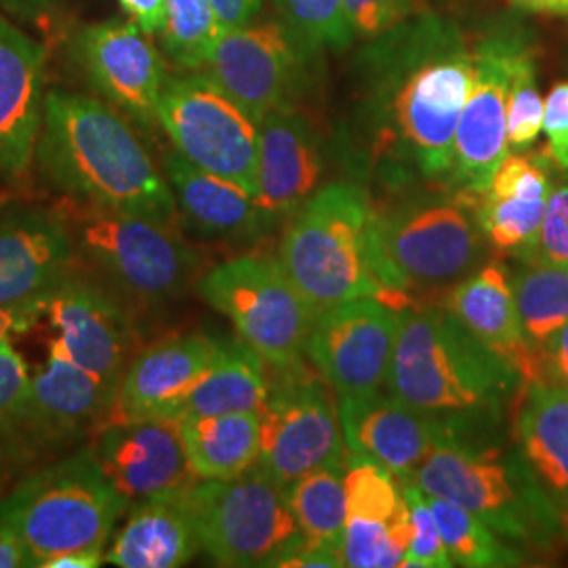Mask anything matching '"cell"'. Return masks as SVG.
Listing matches in <instances>:
<instances>
[{"mask_svg": "<svg viewBox=\"0 0 568 568\" xmlns=\"http://www.w3.org/2000/svg\"><path fill=\"white\" fill-rule=\"evenodd\" d=\"M511 284L528 342L539 352L556 331L568 325V270L525 264L511 274Z\"/></svg>", "mask_w": 568, "mask_h": 568, "instance_id": "34", "label": "cell"}, {"mask_svg": "<svg viewBox=\"0 0 568 568\" xmlns=\"http://www.w3.org/2000/svg\"><path fill=\"white\" fill-rule=\"evenodd\" d=\"M363 58L387 133L424 178L448 180L474 47L455 23L422 13L375 39Z\"/></svg>", "mask_w": 568, "mask_h": 568, "instance_id": "1", "label": "cell"}, {"mask_svg": "<svg viewBox=\"0 0 568 568\" xmlns=\"http://www.w3.org/2000/svg\"><path fill=\"white\" fill-rule=\"evenodd\" d=\"M278 7L310 47L344 49L354 39L342 0H278Z\"/></svg>", "mask_w": 568, "mask_h": 568, "instance_id": "39", "label": "cell"}, {"mask_svg": "<svg viewBox=\"0 0 568 568\" xmlns=\"http://www.w3.org/2000/svg\"><path fill=\"white\" fill-rule=\"evenodd\" d=\"M527 264L568 270V178L549 192L548 209Z\"/></svg>", "mask_w": 568, "mask_h": 568, "instance_id": "42", "label": "cell"}, {"mask_svg": "<svg viewBox=\"0 0 568 568\" xmlns=\"http://www.w3.org/2000/svg\"><path fill=\"white\" fill-rule=\"evenodd\" d=\"M44 314L58 333L49 347L116 394L131 344V326L121 307L100 288L70 276L49 295Z\"/></svg>", "mask_w": 568, "mask_h": 568, "instance_id": "18", "label": "cell"}, {"mask_svg": "<svg viewBox=\"0 0 568 568\" xmlns=\"http://www.w3.org/2000/svg\"><path fill=\"white\" fill-rule=\"evenodd\" d=\"M544 379L568 387V325L556 331L539 349Z\"/></svg>", "mask_w": 568, "mask_h": 568, "instance_id": "45", "label": "cell"}, {"mask_svg": "<svg viewBox=\"0 0 568 568\" xmlns=\"http://www.w3.org/2000/svg\"><path fill=\"white\" fill-rule=\"evenodd\" d=\"M72 222L84 255L145 302L180 297L201 270L173 220L79 203Z\"/></svg>", "mask_w": 568, "mask_h": 568, "instance_id": "10", "label": "cell"}, {"mask_svg": "<svg viewBox=\"0 0 568 568\" xmlns=\"http://www.w3.org/2000/svg\"><path fill=\"white\" fill-rule=\"evenodd\" d=\"M203 72L260 122L288 103L297 84L300 55L281 23L248 21L224 28Z\"/></svg>", "mask_w": 568, "mask_h": 568, "instance_id": "15", "label": "cell"}, {"mask_svg": "<svg viewBox=\"0 0 568 568\" xmlns=\"http://www.w3.org/2000/svg\"><path fill=\"white\" fill-rule=\"evenodd\" d=\"M129 504L91 448L28 476L0 504V525L20 535L37 567L79 549H103Z\"/></svg>", "mask_w": 568, "mask_h": 568, "instance_id": "7", "label": "cell"}, {"mask_svg": "<svg viewBox=\"0 0 568 568\" xmlns=\"http://www.w3.org/2000/svg\"><path fill=\"white\" fill-rule=\"evenodd\" d=\"M342 4L352 34L363 41H375L426 13L422 0H342Z\"/></svg>", "mask_w": 568, "mask_h": 568, "instance_id": "41", "label": "cell"}, {"mask_svg": "<svg viewBox=\"0 0 568 568\" xmlns=\"http://www.w3.org/2000/svg\"><path fill=\"white\" fill-rule=\"evenodd\" d=\"M544 133L548 138L549 159L562 171H568V81L556 82L549 89Z\"/></svg>", "mask_w": 568, "mask_h": 568, "instance_id": "44", "label": "cell"}, {"mask_svg": "<svg viewBox=\"0 0 568 568\" xmlns=\"http://www.w3.org/2000/svg\"><path fill=\"white\" fill-rule=\"evenodd\" d=\"M339 417L345 448H356L389 469L400 483L410 480L417 467L438 443L455 436L440 422L382 392L342 396Z\"/></svg>", "mask_w": 568, "mask_h": 568, "instance_id": "21", "label": "cell"}, {"mask_svg": "<svg viewBox=\"0 0 568 568\" xmlns=\"http://www.w3.org/2000/svg\"><path fill=\"white\" fill-rule=\"evenodd\" d=\"M525 386L447 307L406 305L387 375L389 392L457 436V426L499 422Z\"/></svg>", "mask_w": 568, "mask_h": 568, "instance_id": "3", "label": "cell"}, {"mask_svg": "<svg viewBox=\"0 0 568 568\" xmlns=\"http://www.w3.org/2000/svg\"><path fill=\"white\" fill-rule=\"evenodd\" d=\"M112 394L91 373L49 347V361L32 375L26 403L0 427V455H18L39 443H60L112 413Z\"/></svg>", "mask_w": 568, "mask_h": 568, "instance_id": "16", "label": "cell"}, {"mask_svg": "<svg viewBox=\"0 0 568 568\" xmlns=\"http://www.w3.org/2000/svg\"><path fill=\"white\" fill-rule=\"evenodd\" d=\"M156 121L190 163L257 199L260 122L206 74L164 81Z\"/></svg>", "mask_w": 568, "mask_h": 568, "instance_id": "11", "label": "cell"}, {"mask_svg": "<svg viewBox=\"0 0 568 568\" xmlns=\"http://www.w3.org/2000/svg\"><path fill=\"white\" fill-rule=\"evenodd\" d=\"M373 215L365 192L342 182L316 190L291 215L276 260L316 314L361 297L384 302L371 260Z\"/></svg>", "mask_w": 568, "mask_h": 568, "instance_id": "5", "label": "cell"}, {"mask_svg": "<svg viewBox=\"0 0 568 568\" xmlns=\"http://www.w3.org/2000/svg\"><path fill=\"white\" fill-rule=\"evenodd\" d=\"M476 196L455 192L373 215L371 260L384 302L403 310L408 293L455 286L485 255Z\"/></svg>", "mask_w": 568, "mask_h": 568, "instance_id": "6", "label": "cell"}, {"mask_svg": "<svg viewBox=\"0 0 568 568\" xmlns=\"http://www.w3.org/2000/svg\"><path fill=\"white\" fill-rule=\"evenodd\" d=\"M30 379L28 365L11 345V337L0 339V427L7 426L26 403Z\"/></svg>", "mask_w": 568, "mask_h": 568, "instance_id": "43", "label": "cell"}, {"mask_svg": "<svg viewBox=\"0 0 568 568\" xmlns=\"http://www.w3.org/2000/svg\"><path fill=\"white\" fill-rule=\"evenodd\" d=\"M525 42V32L508 26L488 32L474 47V79L457 126L448 178L467 196H480L509 154V79L514 58Z\"/></svg>", "mask_w": 568, "mask_h": 568, "instance_id": "13", "label": "cell"}, {"mask_svg": "<svg viewBox=\"0 0 568 568\" xmlns=\"http://www.w3.org/2000/svg\"><path fill=\"white\" fill-rule=\"evenodd\" d=\"M544 112L546 98L539 91L535 51L527 41L511 63L508 93L509 150L523 152L539 140L544 131Z\"/></svg>", "mask_w": 568, "mask_h": 568, "instance_id": "38", "label": "cell"}, {"mask_svg": "<svg viewBox=\"0 0 568 568\" xmlns=\"http://www.w3.org/2000/svg\"><path fill=\"white\" fill-rule=\"evenodd\" d=\"M222 32L224 23L211 0H164V49L185 70H204Z\"/></svg>", "mask_w": 568, "mask_h": 568, "instance_id": "36", "label": "cell"}, {"mask_svg": "<svg viewBox=\"0 0 568 568\" xmlns=\"http://www.w3.org/2000/svg\"><path fill=\"white\" fill-rule=\"evenodd\" d=\"M398 310L361 297L318 314L307 339V356L339 396L382 392L396 347Z\"/></svg>", "mask_w": 568, "mask_h": 568, "instance_id": "14", "label": "cell"}, {"mask_svg": "<svg viewBox=\"0 0 568 568\" xmlns=\"http://www.w3.org/2000/svg\"><path fill=\"white\" fill-rule=\"evenodd\" d=\"M74 236L60 220L42 213L0 222V305L47 302L70 278Z\"/></svg>", "mask_w": 568, "mask_h": 568, "instance_id": "24", "label": "cell"}, {"mask_svg": "<svg viewBox=\"0 0 568 568\" xmlns=\"http://www.w3.org/2000/svg\"><path fill=\"white\" fill-rule=\"evenodd\" d=\"M347 518L389 525L406 509L400 480L356 448H345Z\"/></svg>", "mask_w": 568, "mask_h": 568, "instance_id": "35", "label": "cell"}, {"mask_svg": "<svg viewBox=\"0 0 568 568\" xmlns=\"http://www.w3.org/2000/svg\"><path fill=\"white\" fill-rule=\"evenodd\" d=\"M427 501L436 516L453 565L466 568H511L527 565V556L518 546L497 535L471 511L432 495H427Z\"/></svg>", "mask_w": 568, "mask_h": 568, "instance_id": "33", "label": "cell"}, {"mask_svg": "<svg viewBox=\"0 0 568 568\" xmlns=\"http://www.w3.org/2000/svg\"><path fill=\"white\" fill-rule=\"evenodd\" d=\"M187 464L199 480H227L260 462V410L178 422Z\"/></svg>", "mask_w": 568, "mask_h": 568, "instance_id": "30", "label": "cell"}, {"mask_svg": "<svg viewBox=\"0 0 568 568\" xmlns=\"http://www.w3.org/2000/svg\"><path fill=\"white\" fill-rule=\"evenodd\" d=\"M224 28H236L255 20L262 11V0H211Z\"/></svg>", "mask_w": 568, "mask_h": 568, "instance_id": "49", "label": "cell"}, {"mask_svg": "<svg viewBox=\"0 0 568 568\" xmlns=\"http://www.w3.org/2000/svg\"><path fill=\"white\" fill-rule=\"evenodd\" d=\"M77 49L87 77L108 102L143 124L156 121L166 81L163 60L135 21L87 26Z\"/></svg>", "mask_w": 568, "mask_h": 568, "instance_id": "19", "label": "cell"}, {"mask_svg": "<svg viewBox=\"0 0 568 568\" xmlns=\"http://www.w3.org/2000/svg\"><path fill=\"white\" fill-rule=\"evenodd\" d=\"M264 361L243 344H225L217 363L204 373L173 410V422L260 410L264 406L270 384Z\"/></svg>", "mask_w": 568, "mask_h": 568, "instance_id": "32", "label": "cell"}, {"mask_svg": "<svg viewBox=\"0 0 568 568\" xmlns=\"http://www.w3.org/2000/svg\"><path fill=\"white\" fill-rule=\"evenodd\" d=\"M509 2L523 11H530V13L568 18V0H509Z\"/></svg>", "mask_w": 568, "mask_h": 568, "instance_id": "51", "label": "cell"}, {"mask_svg": "<svg viewBox=\"0 0 568 568\" xmlns=\"http://www.w3.org/2000/svg\"><path fill=\"white\" fill-rule=\"evenodd\" d=\"M103 560V549H79L55 556L42 562L41 568H98L102 567Z\"/></svg>", "mask_w": 568, "mask_h": 568, "instance_id": "50", "label": "cell"}, {"mask_svg": "<svg viewBox=\"0 0 568 568\" xmlns=\"http://www.w3.org/2000/svg\"><path fill=\"white\" fill-rule=\"evenodd\" d=\"M514 440L568 525V387L548 379L520 387Z\"/></svg>", "mask_w": 568, "mask_h": 568, "instance_id": "28", "label": "cell"}, {"mask_svg": "<svg viewBox=\"0 0 568 568\" xmlns=\"http://www.w3.org/2000/svg\"><path fill=\"white\" fill-rule=\"evenodd\" d=\"M413 541L410 509H406L389 525L363 523L347 518L345 525V567H403L406 549Z\"/></svg>", "mask_w": 568, "mask_h": 568, "instance_id": "37", "label": "cell"}, {"mask_svg": "<svg viewBox=\"0 0 568 568\" xmlns=\"http://www.w3.org/2000/svg\"><path fill=\"white\" fill-rule=\"evenodd\" d=\"M345 459L307 471L286 487V497L304 535V549L326 568L345 567Z\"/></svg>", "mask_w": 568, "mask_h": 568, "instance_id": "31", "label": "cell"}, {"mask_svg": "<svg viewBox=\"0 0 568 568\" xmlns=\"http://www.w3.org/2000/svg\"><path fill=\"white\" fill-rule=\"evenodd\" d=\"M554 183L548 166L523 152H509L487 190L476 196V215L487 243L527 264L537 243Z\"/></svg>", "mask_w": 568, "mask_h": 568, "instance_id": "23", "label": "cell"}, {"mask_svg": "<svg viewBox=\"0 0 568 568\" xmlns=\"http://www.w3.org/2000/svg\"><path fill=\"white\" fill-rule=\"evenodd\" d=\"M201 549L220 567H281L304 544L286 487L255 466L183 493Z\"/></svg>", "mask_w": 568, "mask_h": 568, "instance_id": "8", "label": "cell"}, {"mask_svg": "<svg viewBox=\"0 0 568 568\" xmlns=\"http://www.w3.org/2000/svg\"><path fill=\"white\" fill-rule=\"evenodd\" d=\"M164 169L183 217L204 236L257 239L278 222L239 183L203 171L178 150L164 156Z\"/></svg>", "mask_w": 568, "mask_h": 568, "instance_id": "27", "label": "cell"}, {"mask_svg": "<svg viewBox=\"0 0 568 568\" xmlns=\"http://www.w3.org/2000/svg\"><path fill=\"white\" fill-rule=\"evenodd\" d=\"M51 0H2V4L18 16H39Z\"/></svg>", "mask_w": 568, "mask_h": 568, "instance_id": "52", "label": "cell"}, {"mask_svg": "<svg viewBox=\"0 0 568 568\" xmlns=\"http://www.w3.org/2000/svg\"><path fill=\"white\" fill-rule=\"evenodd\" d=\"M44 49L0 16V173L21 175L41 135Z\"/></svg>", "mask_w": 568, "mask_h": 568, "instance_id": "25", "label": "cell"}, {"mask_svg": "<svg viewBox=\"0 0 568 568\" xmlns=\"http://www.w3.org/2000/svg\"><path fill=\"white\" fill-rule=\"evenodd\" d=\"M91 453L126 504L182 493L199 483L185 457L180 424L173 419L112 422Z\"/></svg>", "mask_w": 568, "mask_h": 568, "instance_id": "17", "label": "cell"}, {"mask_svg": "<svg viewBox=\"0 0 568 568\" xmlns=\"http://www.w3.org/2000/svg\"><path fill=\"white\" fill-rule=\"evenodd\" d=\"M183 493L142 499L129 514L105 562L121 568H175L201 549Z\"/></svg>", "mask_w": 568, "mask_h": 568, "instance_id": "29", "label": "cell"}, {"mask_svg": "<svg viewBox=\"0 0 568 568\" xmlns=\"http://www.w3.org/2000/svg\"><path fill=\"white\" fill-rule=\"evenodd\" d=\"M224 342L209 335H173L145 347L126 366L116 389L112 422L171 419L173 410L217 363Z\"/></svg>", "mask_w": 568, "mask_h": 568, "instance_id": "20", "label": "cell"}, {"mask_svg": "<svg viewBox=\"0 0 568 568\" xmlns=\"http://www.w3.org/2000/svg\"><path fill=\"white\" fill-rule=\"evenodd\" d=\"M264 363L278 371L302 365L318 314L272 257L244 255L209 270L196 283Z\"/></svg>", "mask_w": 568, "mask_h": 568, "instance_id": "9", "label": "cell"}, {"mask_svg": "<svg viewBox=\"0 0 568 568\" xmlns=\"http://www.w3.org/2000/svg\"><path fill=\"white\" fill-rule=\"evenodd\" d=\"M37 567L30 549L21 541L20 535L0 525V568Z\"/></svg>", "mask_w": 568, "mask_h": 568, "instance_id": "48", "label": "cell"}, {"mask_svg": "<svg viewBox=\"0 0 568 568\" xmlns=\"http://www.w3.org/2000/svg\"><path fill=\"white\" fill-rule=\"evenodd\" d=\"M323 156L312 124L291 103L260 121L257 203L276 220L291 217L318 190Z\"/></svg>", "mask_w": 568, "mask_h": 568, "instance_id": "26", "label": "cell"}, {"mask_svg": "<svg viewBox=\"0 0 568 568\" xmlns=\"http://www.w3.org/2000/svg\"><path fill=\"white\" fill-rule=\"evenodd\" d=\"M406 504L410 509V520H413V541L406 549L403 567L415 568H450L455 567L450 556H448L440 528L436 523V516L429 508L427 495L417 487V483L403 480L400 483Z\"/></svg>", "mask_w": 568, "mask_h": 568, "instance_id": "40", "label": "cell"}, {"mask_svg": "<svg viewBox=\"0 0 568 568\" xmlns=\"http://www.w3.org/2000/svg\"><path fill=\"white\" fill-rule=\"evenodd\" d=\"M44 304L47 302L18 305V307H2L0 305V339H9L13 333L20 335V333L30 331L44 314Z\"/></svg>", "mask_w": 568, "mask_h": 568, "instance_id": "46", "label": "cell"}, {"mask_svg": "<svg viewBox=\"0 0 568 568\" xmlns=\"http://www.w3.org/2000/svg\"><path fill=\"white\" fill-rule=\"evenodd\" d=\"M37 159L77 203L175 217V194L129 122L108 103L49 91Z\"/></svg>", "mask_w": 568, "mask_h": 568, "instance_id": "2", "label": "cell"}, {"mask_svg": "<svg viewBox=\"0 0 568 568\" xmlns=\"http://www.w3.org/2000/svg\"><path fill=\"white\" fill-rule=\"evenodd\" d=\"M278 386H270L262 417L257 467L283 487L316 467L344 462L345 436L333 396L304 365L283 368Z\"/></svg>", "mask_w": 568, "mask_h": 568, "instance_id": "12", "label": "cell"}, {"mask_svg": "<svg viewBox=\"0 0 568 568\" xmlns=\"http://www.w3.org/2000/svg\"><path fill=\"white\" fill-rule=\"evenodd\" d=\"M445 307L480 344L514 366L525 384L544 379L541 354L528 342L511 274L501 262H487L455 284Z\"/></svg>", "mask_w": 568, "mask_h": 568, "instance_id": "22", "label": "cell"}, {"mask_svg": "<svg viewBox=\"0 0 568 568\" xmlns=\"http://www.w3.org/2000/svg\"><path fill=\"white\" fill-rule=\"evenodd\" d=\"M124 13L135 21L148 37L161 34L164 26V0H119Z\"/></svg>", "mask_w": 568, "mask_h": 568, "instance_id": "47", "label": "cell"}, {"mask_svg": "<svg viewBox=\"0 0 568 568\" xmlns=\"http://www.w3.org/2000/svg\"><path fill=\"white\" fill-rule=\"evenodd\" d=\"M413 480L426 495L471 511L514 546L546 551L568 532L562 511L518 448L478 447L448 436L417 467Z\"/></svg>", "mask_w": 568, "mask_h": 568, "instance_id": "4", "label": "cell"}]
</instances>
